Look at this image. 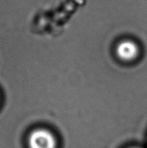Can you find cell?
I'll use <instances>...</instances> for the list:
<instances>
[{"instance_id":"cell-2","label":"cell","mask_w":147,"mask_h":148,"mask_svg":"<svg viewBox=\"0 0 147 148\" xmlns=\"http://www.w3.org/2000/svg\"><path fill=\"white\" fill-rule=\"evenodd\" d=\"M117 56L123 62H131L138 55V47L131 40H123L119 43L115 49Z\"/></svg>"},{"instance_id":"cell-3","label":"cell","mask_w":147,"mask_h":148,"mask_svg":"<svg viewBox=\"0 0 147 148\" xmlns=\"http://www.w3.org/2000/svg\"><path fill=\"white\" fill-rule=\"evenodd\" d=\"M131 148H139V147H131Z\"/></svg>"},{"instance_id":"cell-1","label":"cell","mask_w":147,"mask_h":148,"mask_svg":"<svg viewBox=\"0 0 147 148\" xmlns=\"http://www.w3.org/2000/svg\"><path fill=\"white\" fill-rule=\"evenodd\" d=\"M29 148H56V140L54 135L45 129L35 130L28 137Z\"/></svg>"}]
</instances>
